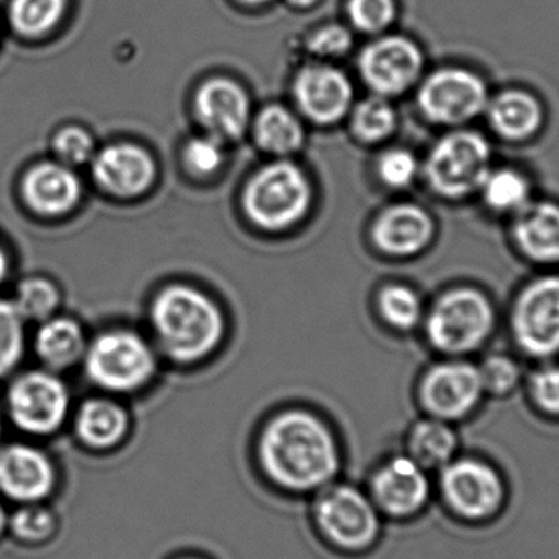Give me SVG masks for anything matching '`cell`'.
<instances>
[{
  "label": "cell",
  "instance_id": "cell-20",
  "mask_svg": "<svg viewBox=\"0 0 559 559\" xmlns=\"http://www.w3.org/2000/svg\"><path fill=\"white\" fill-rule=\"evenodd\" d=\"M23 195L35 212L62 215L78 205L81 183L74 173L61 164H39L26 174Z\"/></svg>",
  "mask_w": 559,
  "mask_h": 559
},
{
  "label": "cell",
  "instance_id": "cell-24",
  "mask_svg": "<svg viewBox=\"0 0 559 559\" xmlns=\"http://www.w3.org/2000/svg\"><path fill=\"white\" fill-rule=\"evenodd\" d=\"M459 439L447 420L430 419L417 424L409 437L411 459L424 469H442L456 456Z\"/></svg>",
  "mask_w": 559,
  "mask_h": 559
},
{
  "label": "cell",
  "instance_id": "cell-32",
  "mask_svg": "<svg viewBox=\"0 0 559 559\" xmlns=\"http://www.w3.org/2000/svg\"><path fill=\"white\" fill-rule=\"evenodd\" d=\"M23 352L22 316L15 306L0 301V374L19 364Z\"/></svg>",
  "mask_w": 559,
  "mask_h": 559
},
{
  "label": "cell",
  "instance_id": "cell-8",
  "mask_svg": "<svg viewBox=\"0 0 559 559\" xmlns=\"http://www.w3.org/2000/svg\"><path fill=\"white\" fill-rule=\"evenodd\" d=\"M488 104L485 81L468 69H439L420 85V110L436 123H465L486 110Z\"/></svg>",
  "mask_w": 559,
  "mask_h": 559
},
{
  "label": "cell",
  "instance_id": "cell-1",
  "mask_svg": "<svg viewBox=\"0 0 559 559\" xmlns=\"http://www.w3.org/2000/svg\"><path fill=\"white\" fill-rule=\"evenodd\" d=\"M261 459L267 475L282 488L309 491L334 478L338 452L328 427L311 414H280L261 440Z\"/></svg>",
  "mask_w": 559,
  "mask_h": 559
},
{
  "label": "cell",
  "instance_id": "cell-27",
  "mask_svg": "<svg viewBox=\"0 0 559 559\" xmlns=\"http://www.w3.org/2000/svg\"><path fill=\"white\" fill-rule=\"evenodd\" d=\"M36 350L51 367H68L84 352V335L74 321L55 319L39 329Z\"/></svg>",
  "mask_w": 559,
  "mask_h": 559
},
{
  "label": "cell",
  "instance_id": "cell-41",
  "mask_svg": "<svg viewBox=\"0 0 559 559\" xmlns=\"http://www.w3.org/2000/svg\"><path fill=\"white\" fill-rule=\"evenodd\" d=\"M289 3H292L293 7H296V9H309V7L314 5L318 0H288Z\"/></svg>",
  "mask_w": 559,
  "mask_h": 559
},
{
  "label": "cell",
  "instance_id": "cell-9",
  "mask_svg": "<svg viewBox=\"0 0 559 559\" xmlns=\"http://www.w3.org/2000/svg\"><path fill=\"white\" fill-rule=\"evenodd\" d=\"M514 334L519 345L534 357L559 350V277L528 285L515 305Z\"/></svg>",
  "mask_w": 559,
  "mask_h": 559
},
{
  "label": "cell",
  "instance_id": "cell-4",
  "mask_svg": "<svg viewBox=\"0 0 559 559\" xmlns=\"http://www.w3.org/2000/svg\"><path fill=\"white\" fill-rule=\"evenodd\" d=\"M311 202V187L295 164L274 163L262 167L245 192L249 219L265 229H283L305 216Z\"/></svg>",
  "mask_w": 559,
  "mask_h": 559
},
{
  "label": "cell",
  "instance_id": "cell-44",
  "mask_svg": "<svg viewBox=\"0 0 559 559\" xmlns=\"http://www.w3.org/2000/svg\"><path fill=\"white\" fill-rule=\"evenodd\" d=\"M242 3H248V5H261V3L269 2V0H241Z\"/></svg>",
  "mask_w": 559,
  "mask_h": 559
},
{
  "label": "cell",
  "instance_id": "cell-34",
  "mask_svg": "<svg viewBox=\"0 0 559 559\" xmlns=\"http://www.w3.org/2000/svg\"><path fill=\"white\" fill-rule=\"evenodd\" d=\"M225 154H223L222 141L215 136L193 138L183 150V163L187 169L197 176H210L222 167Z\"/></svg>",
  "mask_w": 559,
  "mask_h": 559
},
{
  "label": "cell",
  "instance_id": "cell-2",
  "mask_svg": "<svg viewBox=\"0 0 559 559\" xmlns=\"http://www.w3.org/2000/svg\"><path fill=\"white\" fill-rule=\"evenodd\" d=\"M154 331L164 350L179 361L205 357L222 341L225 324L218 306L199 289L169 286L151 309Z\"/></svg>",
  "mask_w": 559,
  "mask_h": 559
},
{
  "label": "cell",
  "instance_id": "cell-31",
  "mask_svg": "<svg viewBox=\"0 0 559 559\" xmlns=\"http://www.w3.org/2000/svg\"><path fill=\"white\" fill-rule=\"evenodd\" d=\"M58 305V292L55 286L43 278L25 280L19 286L15 308L22 318L43 319L51 314Z\"/></svg>",
  "mask_w": 559,
  "mask_h": 559
},
{
  "label": "cell",
  "instance_id": "cell-26",
  "mask_svg": "<svg viewBox=\"0 0 559 559\" xmlns=\"http://www.w3.org/2000/svg\"><path fill=\"white\" fill-rule=\"evenodd\" d=\"M69 0H10L9 22L23 38L36 39L58 28Z\"/></svg>",
  "mask_w": 559,
  "mask_h": 559
},
{
  "label": "cell",
  "instance_id": "cell-7",
  "mask_svg": "<svg viewBox=\"0 0 559 559\" xmlns=\"http://www.w3.org/2000/svg\"><path fill=\"white\" fill-rule=\"evenodd\" d=\"M88 377L111 391H131L153 377L156 360L150 345L128 331L102 334L85 357Z\"/></svg>",
  "mask_w": 559,
  "mask_h": 559
},
{
  "label": "cell",
  "instance_id": "cell-17",
  "mask_svg": "<svg viewBox=\"0 0 559 559\" xmlns=\"http://www.w3.org/2000/svg\"><path fill=\"white\" fill-rule=\"evenodd\" d=\"M94 177L111 195L131 199L150 189L156 177V164L136 144H114L95 157Z\"/></svg>",
  "mask_w": 559,
  "mask_h": 559
},
{
  "label": "cell",
  "instance_id": "cell-13",
  "mask_svg": "<svg viewBox=\"0 0 559 559\" xmlns=\"http://www.w3.org/2000/svg\"><path fill=\"white\" fill-rule=\"evenodd\" d=\"M483 388L478 368L469 364H442L427 373L420 388L424 406L436 419L465 417L478 404Z\"/></svg>",
  "mask_w": 559,
  "mask_h": 559
},
{
  "label": "cell",
  "instance_id": "cell-19",
  "mask_svg": "<svg viewBox=\"0 0 559 559\" xmlns=\"http://www.w3.org/2000/svg\"><path fill=\"white\" fill-rule=\"evenodd\" d=\"M432 235V219L416 205L391 206L373 226L378 248L394 255L416 254L429 245Z\"/></svg>",
  "mask_w": 559,
  "mask_h": 559
},
{
  "label": "cell",
  "instance_id": "cell-37",
  "mask_svg": "<svg viewBox=\"0 0 559 559\" xmlns=\"http://www.w3.org/2000/svg\"><path fill=\"white\" fill-rule=\"evenodd\" d=\"M12 531L25 542H43L51 537L55 519L48 511L38 508H25L12 519Z\"/></svg>",
  "mask_w": 559,
  "mask_h": 559
},
{
  "label": "cell",
  "instance_id": "cell-11",
  "mask_svg": "<svg viewBox=\"0 0 559 559\" xmlns=\"http://www.w3.org/2000/svg\"><path fill=\"white\" fill-rule=\"evenodd\" d=\"M424 58L406 36H383L360 56V72L368 87L381 97L400 95L419 79Z\"/></svg>",
  "mask_w": 559,
  "mask_h": 559
},
{
  "label": "cell",
  "instance_id": "cell-15",
  "mask_svg": "<svg viewBox=\"0 0 559 559\" xmlns=\"http://www.w3.org/2000/svg\"><path fill=\"white\" fill-rule=\"evenodd\" d=\"M295 100L299 110L316 123L341 120L354 100L350 81L344 72L328 64H311L296 75Z\"/></svg>",
  "mask_w": 559,
  "mask_h": 559
},
{
  "label": "cell",
  "instance_id": "cell-40",
  "mask_svg": "<svg viewBox=\"0 0 559 559\" xmlns=\"http://www.w3.org/2000/svg\"><path fill=\"white\" fill-rule=\"evenodd\" d=\"M532 394L535 403L545 413L559 416V367H548L537 371L532 378Z\"/></svg>",
  "mask_w": 559,
  "mask_h": 559
},
{
  "label": "cell",
  "instance_id": "cell-14",
  "mask_svg": "<svg viewBox=\"0 0 559 559\" xmlns=\"http://www.w3.org/2000/svg\"><path fill=\"white\" fill-rule=\"evenodd\" d=\"M195 114L210 136L219 141L238 140L248 128L251 102L238 82L213 78L197 92Z\"/></svg>",
  "mask_w": 559,
  "mask_h": 559
},
{
  "label": "cell",
  "instance_id": "cell-10",
  "mask_svg": "<svg viewBox=\"0 0 559 559\" xmlns=\"http://www.w3.org/2000/svg\"><path fill=\"white\" fill-rule=\"evenodd\" d=\"M316 518L322 532L348 550L367 547L378 534L373 504L350 486L328 489L316 506Z\"/></svg>",
  "mask_w": 559,
  "mask_h": 559
},
{
  "label": "cell",
  "instance_id": "cell-21",
  "mask_svg": "<svg viewBox=\"0 0 559 559\" xmlns=\"http://www.w3.org/2000/svg\"><path fill=\"white\" fill-rule=\"evenodd\" d=\"M515 241L522 251L538 262L559 261V209L551 203H535L519 210Z\"/></svg>",
  "mask_w": 559,
  "mask_h": 559
},
{
  "label": "cell",
  "instance_id": "cell-6",
  "mask_svg": "<svg viewBox=\"0 0 559 559\" xmlns=\"http://www.w3.org/2000/svg\"><path fill=\"white\" fill-rule=\"evenodd\" d=\"M491 305L475 289L447 293L433 306L427 321L430 342L449 354H463L479 347L491 332Z\"/></svg>",
  "mask_w": 559,
  "mask_h": 559
},
{
  "label": "cell",
  "instance_id": "cell-5",
  "mask_svg": "<svg viewBox=\"0 0 559 559\" xmlns=\"http://www.w3.org/2000/svg\"><path fill=\"white\" fill-rule=\"evenodd\" d=\"M489 144L472 131L442 138L430 151L426 176L439 195L462 199L481 189L489 174Z\"/></svg>",
  "mask_w": 559,
  "mask_h": 559
},
{
  "label": "cell",
  "instance_id": "cell-33",
  "mask_svg": "<svg viewBox=\"0 0 559 559\" xmlns=\"http://www.w3.org/2000/svg\"><path fill=\"white\" fill-rule=\"evenodd\" d=\"M348 16L355 28L364 33H380L396 16V0H348Z\"/></svg>",
  "mask_w": 559,
  "mask_h": 559
},
{
  "label": "cell",
  "instance_id": "cell-23",
  "mask_svg": "<svg viewBox=\"0 0 559 559\" xmlns=\"http://www.w3.org/2000/svg\"><path fill=\"white\" fill-rule=\"evenodd\" d=\"M127 414L111 401H87L78 416L79 437L94 449L117 445L127 432Z\"/></svg>",
  "mask_w": 559,
  "mask_h": 559
},
{
  "label": "cell",
  "instance_id": "cell-29",
  "mask_svg": "<svg viewBox=\"0 0 559 559\" xmlns=\"http://www.w3.org/2000/svg\"><path fill=\"white\" fill-rule=\"evenodd\" d=\"M486 203L501 212H519L527 205L528 183L514 170L489 173L481 186Z\"/></svg>",
  "mask_w": 559,
  "mask_h": 559
},
{
  "label": "cell",
  "instance_id": "cell-16",
  "mask_svg": "<svg viewBox=\"0 0 559 559\" xmlns=\"http://www.w3.org/2000/svg\"><path fill=\"white\" fill-rule=\"evenodd\" d=\"M373 492L388 514L397 518L417 514L430 498L427 469L411 456H396L374 476Z\"/></svg>",
  "mask_w": 559,
  "mask_h": 559
},
{
  "label": "cell",
  "instance_id": "cell-25",
  "mask_svg": "<svg viewBox=\"0 0 559 559\" xmlns=\"http://www.w3.org/2000/svg\"><path fill=\"white\" fill-rule=\"evenodd\" d=\"M255 140L267 153L286 156L301 147L305 134L292 111L282 105H271L255 120Z\"/></svg>",
  "mask_w": 559,
  "mask_h": 559
},
{
  "label": "cell",
  "instance_id": "cell-30",
  "mask_svg": "<svg viewBox=\"0 0 559 559\" xmlns=\"http://www.w3.org/2000/svg\"><path fill=\"white\" fill-rule=\"evenodd\" d=\"M380 311L393 328L406 331L419 322V296L406 286H388L380 295Z\"/></svg>",
  "mask_w": 559,
  "mask_h": 559
},
{
  "label": "cell",
  "instance_id": "cell-43",
  "mask_svg": "<svg viewBox=\"0 0 559 559\" xmlns=\"http://www.w3.org/2000/svg\"><path fill=\"white\" fill-rule=\"evenodd\" d=\"M7 515L5 511H3L2 506H0V534H2L3 528H5Z\"/></svg>",
  "mask_w": 559,
  "mask_h": 559
},
{
  "label": "cell",
  "instance_id": "cell-18",
  "mask_svg": "<svg viewBox=\"0 0 559 559\" xmlns=\"http://www.w3.org/2000/svg\"><path fill=\"white\" fill-rule=\"evenodd\" d=\"M55 486V468L45 453L28 445L0 452V491L19 502L46 498Z\"/></svg>",
  "mask_w": 559,
  "mask_h": 559
},
{
  "label": "cell",
  "instance_id": "cell-38",
  "mask_svg": "<svg viewBox=\"0 0 559 559\" xmlns=\"http://www.w3.org/2000/svg\"><path fill=\"white\" fill-rule=\"evenodd\" d=\"M55 151L64 163L82 164L91 159L94 143L81 128H66L55 138Z\"/></svg>",
  "mask_w": 559,
  "mask_h": 559
},
{
  "label": "cell",
  "instance_id": "cell-35",
  "mask_svg": "<svg viewBox=\"0 0 559 559\" xmlns=\"http://www.w3.org/2000/svg\"><path fill=\"white\" fill-rule=\"evenodd\" d=\"M380 179L390 187H406L417 174V160L409 151L391 150L378 163Z\"/></svg>",
  "mask_w": 559,
  "mask_h": 559
},
{
  "label": "cell",
  "instance_id": "cell-12",
  "mask_svg": "<svg viewBox=\"0 0 559 559\" xmlns=\"http://www.w3.org/2000/svg\"><path fill=\"white\" fill-rule=\"evenodd\" d=\"M68 403L64 384L48 373L23 374L10 388V414L26 432L41 436L55 432L68 413Z\"/></svg>",
  "mask_w": 559,
  "mask_h": 559
},
{
  "label": "cell",
  "instance_id": "cell-28",
  "mask_svg": "<svg viewBox=\"0 0 559 559\" xmlns=\"http://www.w3.org/2000/svg\"><path fill=\"white\" fill-rule=\"evenodd\" d=\"M352 127L360 140L377 143L393 133L396 127V111L381 95L365 98L355 108Z\"/></svg>",
  "mask_w": 559,
  "mask_h": 559
},
{
  "label": "cell",
  "instance_id": "cell-3",
  "mask_svg": "<svg viewBox=\"0 0 559 559\" xmlns=\"http://www.w3.org/2000/svg\"><path fill=\"white\" fill-rule=\"evenodd\" d=\"M439 489L450 512L469 524L492 521L508 502V483L502 473L475 456H455L443 466Z\"/></svg>",
  "mask_w": 559,
  "mask_h": 559
},
{
  "label": "cell",
  "instance_id": "cell-42",
  "mask_svg": "<svg viewBox=\"0 0 559 559\" xmlns=\"http://www.w3.org/2000/svg\"><path fill=\"white\" fill-rule=\"evenodd\" d=\"M7 272V258L3 254L2 249H0V282H2L3 277H5Z\"/></svg>",
  "mask_w": 559,
  "mask_h": 559
},
{
  "label": "cell",
  "instance_id": "cell-36",
  "mask_svg": "<svg viewBox=\"0 0 559 559\" xmlns=\"http://www.w3.org/2000/svg\"><path fill=\"white\" fill-rule=\"evenodd\" d=\"M308 48L312 55L321 58H338L347 55L352 48V35L345 26L331 23L314 29L308 38Z\"/></svg>",
  "mask_w": 559,
  "mask_h": 559
},
{
  "label": "cell",
  "instance_id": "cell-39",
  "mask_svg": "<svg viewBox=\"0 0 559 559\" xmlns=\"http://www.w3.org/2000/svg\"><path fill=\"white\" fill-rule=\"evenodd\" d=\"M483 388H488L492 393H508L518 384L519 368L514 361L506 357H492L485 361L481 370Z\"/></svg>",
  "mask_w": 559,
  "mask_h": 559
},
{
  "label": "cell",
  "instance_id": "cell-22",
  "mask_svg": "<svg viewBox=\"0 0 559 559\" xmlns=\"http://www.w3.org/2000/svg\"><path fill=\"white\" fill-rule=\"evenodd\" d=\"M492 128L509 140H525L540 128V104L524 91H506L488 104Z\"/></svg>",
  "mask_w": 559,
  "mask_h": 559
}]
</instances>
